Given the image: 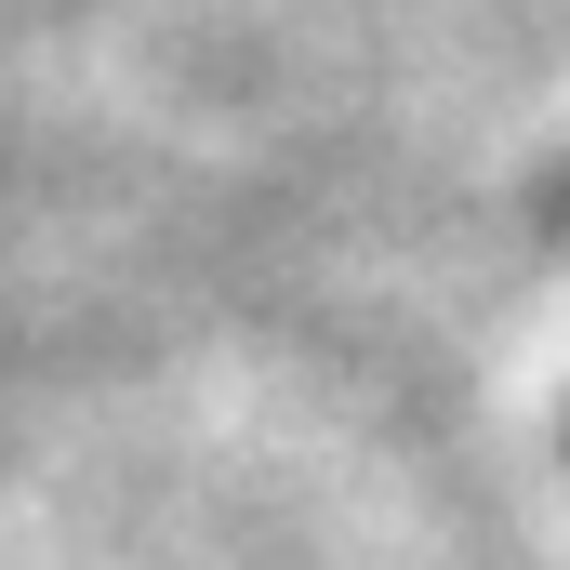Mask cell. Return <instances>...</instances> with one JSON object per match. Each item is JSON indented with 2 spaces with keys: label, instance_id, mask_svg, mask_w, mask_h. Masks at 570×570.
I'll list each match as a JSON object with an SVG mask.
<instances>
[{
  "label": "cell",
  "instance_id": "obj_1",
  "mask_svg": "<svg viewBox=\"0 0 570 570\" xmlns=\"http://www.w3.org/2000/svg\"><path fill=\"white\" fill-rule=\"evenodd\" d=\"M558 226H570V173H558Z\"/></svg>",
  "mask_w": 570,
  "mask_h": 570
}]
</instances>
